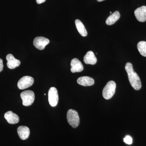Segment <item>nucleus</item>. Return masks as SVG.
<instances>
[{"instance_id":"nucleus-1","label":"nucleus","mask_w":146,"mask_h":146,"mask_svg":"<svg viewBox=\"0 0 146 146\" xmlns=\"http://www.w3.org/2000/svg\"><path fill=\"white\" fill-rule=\"evenodd\" d=\"M125 69L131 86L135 90H140L142 87L141 80L137 73L133 70L132 64L128 62L126 64Z\"/></svg>"},{"instance_id":"nucleus-2","label":"nucleus","mask_w":146,"mask_h":146,"mask_svg":"<svg viewBox=\"0 0 146 146\" xmlns=\"http://www.w3.org/2000/svg\"><path fill=\"white\" fill-rule=\"evenodd\" d=\"M116 84L115 82L110 81L106 84L102 91L103 96L106 100L111 98L115 94Z\"/></svg>"},{"instance_id":"nucleus-3","label":"nucleus","mask_w":146,"mask_h":146,"mask_svg":"<svg viewBox=\"0 0 146 146\" xmlns=\"http://www.w3.org/2000/svg\"><path fill=\"white\" fill-rule=\"evenodd\" d=\"M67 120L69 124L73 128L78 126L80 123V118L78 113L74 110H68L67 115Z\"/></svg>"},{"instance_id":"nucleus-4","label":"nucleus","mask_w":146,"mask_h":146,"mask_svg":"<svg viewBox=\"0 0 146 146\" xmlns=\"http://www.w3.org/2000/svg\"><path fill=\"white\" fill-rule=\"evenodd\" d=\"M21 97L23 100V104L25 106L31 105L34 102L35 98L34 92L30 90L22 92L21 94Z\"/></svg>"},{"instance_id":"nucleus-5","label":"nucleus","mask_w":146,"mask_h":146,"mask_svg":"<svg viewBox=\"0 0 146 146\" xmlns=\"http://www.w3.org/2000/svg\"><path fill=\"white\" fill-rule=\"evenodd\" d=\"M34 82L33 78L29 76H25L18 81V86L19 89L23 90L31 86Z\"/></svg>"},{"instance_id":"nucleus-6","label":"nucleus","mask_w":146,"mask_h":146,"mask_svg":"<svg viewBox=\"0 0 146 146\" xmlns=\"http://www.w3.org/2000/svg\"><path fill=\"white\" fill-rule=\"evenodd\" d=\"M48 101L52 107L57 105L58 101V95L57 89L54 87L50 88L48 94Z\"/></svg>"},{"instance_id":"nucleus-7","label":"nucleus","mask_w":146,"mask_h":146,"mask_svg":"<svg viewBox=\"0 0 146 146\" xmlns=\"http://www.w3.org/2000/svg\"><path fill=\"white\" fill-rule=\"evenodd\" d=\"M50 43V40L43 36H37L35 38L33 45L35 48L39 50H43Z\"/></svg>"},{"instance_id":"nucleus-8","label":"nucleus","mask_w":146,"mask_h":146,"mask_svg":"<svg viewBox=\"0 0 146 146\" xmlns=\"http://www.w3.org/2000/svg\"><path fill=\"white\" fill-rule=\"evenodd\" d=\"M134 14L139 22H145L146 21V6H143L136 9L134 11Z\"/></svg>"},{"instance_id":"nucleus-9","label":"nucleus","mask_w":146,"mask_h":146,"mask_svg":"<svg viewBox=\"0 0 146 146\" xmlns=\"http://www.w3.org/2000/svg\"><path fill=\"white\" fill-rule=\"evenodd\" d=\"M70 65L71 71L72 72H80L84 70V67L82 63L78 58H73L71 60Z\"/></svg>"},{"instance_id":"nucleus-10","label":"nucleus","mask_w":146,"mask_h":146,"mask_svg":"<svg viewBox=\"0 0 146 146\" xmlns=\"http://www.w3.org/2000/svg\"><path fill=\"white\" fill-rule=\"evenodd\" d=\"M6 60H7V66L10 69H14L21 65V61L16 59L12 54H8L7 56Z\"/></svg>"},{"instance_id":"nucleus-11","label":"nucleus","mask_w":146,"mask_h":146,"mask_svg":"<svg viewBox=\"0 0 146 146\" xmlns=\"http://www.w3.org/2000/svg\"><path fill=\"white\" fill-rule=\"evenodd\" d=\"M5 118L7 122L11 124H14L19 122V119L18 115L12 111H9L6 112L4 115Z\"/></svg>"},{"instance_id":"nucleus-12","label":"nucleus","mask_w":146,"mask_h":146,"mask_svg":"<svg viewBox=\"0 0 146 146\" xmlns=\"http://www.w3.org/2000/svg\"><path fill=\"white\" fill-rule=\"evenodd\" d=\"M18 135L22 140H26L29 136L30 131L27 127L25 126H21L17 129Z\"/></svg>"},{"instance_id":"nucleus-13","label":"nucleus","mask_w":146,"mask_h":146,"mask_svg":"<svg viewBox=\"0 0 146 146\" xmlns=\"http://www.w3.org/2000/svg\"><path fill=\"white\" fill-rule=\"evenodd\" d=\"M84 61L86 64L95 65L97 63V59L94 53L91 51H89L84 56Z\"/></svg>"},{"instance_id":"nucleus-14","label":"nucleus","mask_w":146,"mask_h":146,"mask_svg":"<svg viewBox=\"0 0 146 146\" xmlns=\"http://www.w3.org/2000/svg\"><path fill=\"white\" fill-rule=\"evenodd\" d=\"M78 84L83 86H90L94 85L95 81L93 78L88 76H82L77 80Z\"/></svg>"},{"instance_id":"nucleus-15","label":"nucleus","mask_w":146,"mask_h":146,"mask_svg":"<svg viewBox=\"0 0 146 146\" xmlns=\"http://www.w3.org/2000/svg\"><path fill=\"white\" fill-rule=\"evenodd\" d=\"M120 18V14L118 11H115L106 19V23L108 25L115 24Z\"/></svg>"},{"instance_id":"nucleus-16","label":"nucleus","mask_w":146,"mask_h":146,"mask_svg":"<svg viewBox=\"0 0 146 146\" xmlns=\"http://www.w3.org/2000/svg\"><path fill=\"white\" fill-rule=\"evenodd\" d=\"M75 24L80 34L83 36H87V32L86 31L84 26V25L81 21L78 19H77L75 21Z\"/></svg>"},{"instance_id":"nucleus-17","label":"nucleus","mask_w":146,"mask_h":146,"mask_svg":"<svg viewBox=\"0 0 146 146\" xmlns=\"http://www.w3.org/2000/svg\"><path fill=\"white\" fill-rule=\"evenodd\" d=\"M137 48L140 54L143 56L146 57V42L141 41L138 42Z\"/></svg>"},{"instance_id":"nucleus-18","label":"nucleus","mask_w":146,"mask_h":146,"mask_svg":"<svg viewBox=\"0 0 146 146\" xmlns=\"http://www.w3.org/2000/svg\"><path fill=\"white\" fill-rule=\"evenodd\" d=\"M123 141L126 144L131 145L132 143V138L130 136L127 135L124 138Z\"/></svg>"},{"instance_id":"nucleus-19","label":"nucleus","mask_w":146,"mask_h":146,"mask_svg":"<svg viewBox=\"0 0 146 146\" xmlns=\"http://www.w3.org/2000/svg\"><path fill=\"white\" fill-rule=\"evenodd\" d=\"M3 68V60L0 58V72L2 71Z\"/></svg>"},{"instance_id":"nucleus-20","label":"nucleus","mask_w":146,"mask_h":146,"mask_svg":"<svg viewBox=\"0 0 146 146\" xmlns=\"http://www.w3.org/2000/svg\"><path fill=\"white\" fill-rule=\"evenodd\" d=\"M36 2L38 4H42V3L45 2L46 1V0H36Z\"/></svg>"},{"instance_id":"nucleus-21","label":"nucleus","mask_w":146,"mask_h":146,"mask_svg":"<svg viewBox=\"0 0 146 146\" xmlns=\"http://www.w3.org/2000/svg\"><path fill=\"white\" fill-rule=\"evenodd\" d=\"M97 1H98V2H102V1H104V0H97Z\"/></svg>"},{"instance_id":"nucleus-22","label":"nucleus","mask_w":146,"mask_h":146,"mask_svg":"<svg viewBox=\"0 0 146 146\" xmlns=\"http://www.w3.org/2000/svg\"><path fill=\"white\" fill-rule=\"evenodd\" d=\"M110 14H111V13H112V12H111V11H110Z\"/></svg>"},{"instance_id":"nucleus-23","label":"nucleus","mask_w":146,"mask_h":146,"mask_svg":"<svg viewBox=\"0 0 146 146\" xmlns=\"http://www.w3.org/2000/svg\"><path fill=\"white\" fill-rule=\"evenodd\" d=\"M44 95H45V96H46V94H44Z\"/></svg>"}]
</instances>
